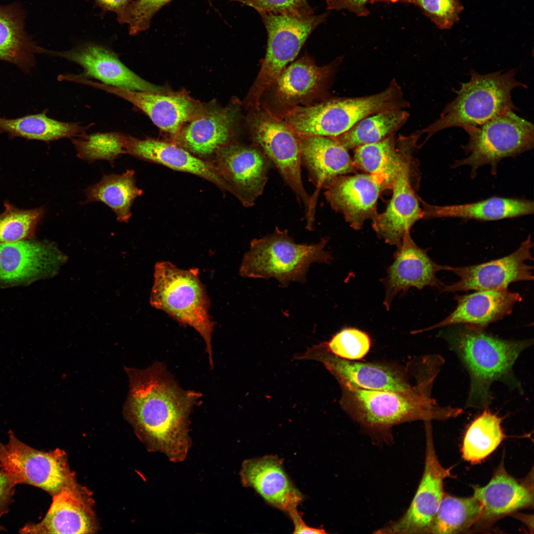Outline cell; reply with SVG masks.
Listing matches in <instances>:
<instances>
[{
    "label": "cell",
    "mask_w": 534,
    "mask_h": 534,
    "mask_svg": "<svg viewBox=\"0 0 534 534\" xmlns=\"http://www.w3.org/2000/svg\"><path fill=\"white\" fill-rule=\"evenodd\" d=\"M3 446V445L2 444H1L0 443V454L1 453V451L2 449Z\"/></svg>",
    "instance_id": "cell-48"
},
{
    "label": "cell",
    "mask_w": 534,
    "mask_h": 534,
    "mask_svg": "<svg viewBox=\"0 0 534 534\" xmlns=\"http://www.w3.org/2000/svg\"><path fill=\"white\" fill-rule=\"evenodd\" d=\"M62 256L51 243L26 239L0 242V283L27 285L52 276Z\"/></svg>",
    "instance_id": "cell-15"
},
{
    "label": "cell",
    "mask_w": 534,
    "mask_h": 534,
    "mask_svg": "<svg viewBox=\"0 0 534 534\" xmlns=\"http://www.w3.org/2000/svg\"><path fill=\"white\" fill-rule=\"evenodd\" d=\"M424 218H457L490 221L533 214V201L519 198L491 197L470 203L454 205H431L421 201Z\"/></svg>",
    "instance_id": "cell-29"
},
{
    "label": "cell",
    "mask_w": 534,
    "mask_h": 534,
    "mask_svg": "<svg viewBox=\"0 0 534 534\" xmlns=\"http://www.w3.org/2000/svg\"><path fill=\"white\" fill-rule=\"evenodd\" d=\"M409 114L395 108L371 115L358 121L343 134L332 137L346 149L378 142L393 134L407 121Z\"/></svg>",
    "instance_id": "cell-34"
},
{
    "label": "cell",
    "mask_w": 534,
    "mask_h": 534,
    "mask_svg": "<svg viewBox=\"0 0 534 534\" xmlns=\"http://www.w3.org/2000/svg\"><path fill=\"white\" fill-rule=\"evenodd\" d=\"M126 154L157 163L175 170L195 175L228 191V188L215 164L198 158L175 144L152 138L139 139L125 135Z\"/></svg>",
    "instance_id": "cell-26"
},
{
    "label": "cell",
    "mask_w": 534,
    "mask_h": 534,
    "mask_svg": "<svg viewBox=\"0 0 534 534\" xmlns=\"http://www.w3.org/2000/svg\"><path fill=\"white\" fill-rule=\"evenodd\" d=\"M8 435L0 454V466L14 486L31 485L53 496L76 485L63 450H38L19 440L12 431Z\"/></svg>",
    "instance_id": "cell-10"
},
{
    "label": "cell",
    "mask_w": 534,
    "mask_h": 534,
    "mask_svg": "<svg viewBox=\"0 0 534 534\" xmlns=\"http://www.w3.org/2000/svg\"><path fill=\"white\" fill-rule=\"evenodd\" d=\"M331 354L347 360L359 359L368 352L370 337L365 332L355 328H344L328 341L321 343Z\"/></svg>",
    "instance_id": "cell-41"
},
{
    "label": "cell",
    "mask_w": 534,
    "mask_h": 534,
    "mask_svg": "<svg viewBox=\"0 0 534 534\" xmlns=\"http://www.w3.org/2000/svg\"><path fill=\"white\" fill-rule=\"evenodd\" d=\"M396 83L369 96L337 99L292 108L284 122L299 136L336 137L362 119L383 111L402 108L404 102Z\"/></svg>",
    "instance_id": "cell-7"
},
{
    "label": "cell",
    "mask_w": 534,
    "mask_h": 534,
    "mask_svg": "<svg viewBox=\"0 0 534 534\" xmlns=\"http://www.w3.org/2000/svg\"><path fill=\"white\" fill-rule=\"evenodd\" d=\"M259 14L267 30V43L260 70L248 95L249 104L256 108L259 107L263 93L296 57L311 34L328 15Z\"/></svg>",
    "instance_id": "cell-9"
},
{
    "label": "cell",
    "mask_w": 534,
    "mask_h": 534,
    "mask_svg": "<svg viewBox=\"0 0 534 534\" xmlns=\"http://www.w3.org/2000/svg\"><path fill=\"white\" fill-rule=\"evenodd\" d=\"M76 83L98 89L122 98L145 113L163 131L177 134L196 111L194 103L186 97L159 92L129 90L90 80L79 75Z\"/></svg>",
    "instance_id": "cell-20"
},
{
    "label": "cell",
    "mask_w": 534,
    "mask_h": 534,
    "mask_svg": "<svg viewBox=\"0 0 534 534\" xmlns=\"http://www.w3.org/2000/svg\"><path fill=\"white\" fill-rule=\"evenodd\" d=\"M394 260L382 281L385 288L384 304L387 310L394 298L411 287L422 289L426 286L440 288L444 284L437 278V272L445 270L446 266L437 264L429 257L427 250L419 247L408 231L398 246Z\"/></svg>",
    "instance_id": "cell-17"
},
{
    "label": "cell",
    "mask_w": 534,
    "mask_h": 534,
    "mask_svg": "<svg viewBox=\"0 0 534 534\" xmlns=\"http://www.w3.org/2000/svg\"><path fill=\"white\" fill-rule=\"evenodd\" d=\"M71 140L78 157L89 162L104 160L113 164L120 155L126 154L125 134L122 133H85Z\"/></svg>",
    "instance_id": "cell-37"
},
{
    "label": "cell",
    "mask_w": 534,
    "mask_h": 534,
    "mask_svg": "<svg viewBox=\"0 0 534 534\" xmlns=\"http://www.w3.org/2000/svg\"><path fill=\"white\" fill-rule=\"evenodd\" d=\"M440 369L431 372L415 388L405 391L370 390L341 385L342 404L361 425L373 431H386L403 422L445 420L462 413L457 407L441 406L431 390Z\"/></svg>",
    "instance_id": "cell-3"
},
{
    "label": "cell",
    "mask_w": 534,
    "mask_h": 534,
    "mask_svg": "<svg viewBox=\"0 0 534 534\" xmlns=\"http://www.w3.org/2000/svg\"><path fill=\"white\" fill-rule=\"evenodd\" d=\"M248 5L259 13L275 14L290 13L296 15H311L314 9L307 0H228Z\"/></svg>",
    "instance_id": "cell-43"
},
{
    "label": "cell",
    "mask_w": 534,
    "mask_h": 534,
    "mask_svg": "<svg viewBox=\"0 0 534 534\" xmlns=\"http://www.w3.org/2000/svg\"><path fill=\"white\" fill-rule=\"evenodd\" d=\"M37 51L43 52L25 40L11 16L0 11V60L28 71L34 64L33 53Z\"/></svg>",
    "instance_id": "cell-38"
},
{
    "label": "cell",
    "mask_w": 534,
    "mask_h": 534,
    "mask_svg": "<svg viewBox=\"0 0 534 534\" xmlns=\"http://www.w3.org/2000/svg\"><path fill=\"white\" fill-rule=\"evenodd\" d=\"M385 188L370 174L342 175L329 183L324 195L331 208L341 213L353 228L359 229L366 220L377 216V201Z\"/></svg>",
    "instance_id": "cell-19"
},
{
    "label": "cell",
    "mask_w": 534,
    "mask_h": 534,
    "mask_svg": "<svg viewBox=\"0 0 534 534\" xmlns=\"http://www.w3.org/2000/svg\"><path fill=\"white\" fill-rule=\"evenodd\" d=\"M14 486L7 474L0 470V514L8 505Z\"/></svg>",
    "instance_id": "cell-45"
},
{
    "label": "cell",
    "mask_w": 534,
    "mask_h": 534,
    "mask_svg": "<svg viewBox=\"0 0 534 534\" xmlns=\"http://www.w3.org/2000/svg\"><path fill=\"white\" fill-rule=\"evenodd\" d=\"M468 134V143L462 146L468 156L456 160L452 167L468 166L475 178L481 166L489 165L495 175L498 163L503 159L515 157L534 148V129L531 122L506 111L485 123L463 129Z\"/></svg>",
    "instance_id": "cell-8"
},
{
    "label": "cell",
    "mask_w": 534,
    "mask_h": 534,
    "mask_svg": "<svg viewBox=\"0 0 534 534\" xmlns=\"http://www.w3.org/2000/svg\"><path fill=\"white\" fill-rule=\"evenodd\" d=\"M533 247L529 235L515 251L503 258L472 266H446L445 270L453 272L459 279L451 284H444L440 290L444 292L504 290L515 282L533 281V267L526 264L527 261L533 260Z\"/></svg>",
    "instance_id": "cell-13"
},
{
    "label": "cell",
    "mask_w": 534,
    "mask_h": 534,
    "mask_svg": "<svg viewBox=\"0 0 534 534\" xmlns=\"http://www.w3.org/2000/svg\"><path fill=\"white\" fill-rule=\"evenodd\" d=\"M427 423L424 469L415 494L403 516L378 530L377 534H429L444 495V481L450 471L438 460L431 426Z\"/></svg>",
    "instance_id": "cell-12"
},
{
    "label": "cell",
    "mask_w": 534,
    "mask_h": 534,
    "mask_svg": "<svg viewBox=\"0 0 534 534\" xmlns=\"http://www.w3.org/2000/svg\"><path fill=\"white\" fill-rule=\"evenodd\" d=\"M404 155L392 184L393 194L387 208L373 221V228L386 243L399 246L415 222L424 217L410 179V156Z\"/></svg>",
    "instance_id": "cell-18"
},
{
    "label": "cell",
    "mask_w": 534,
    "mask_h": 534,
    "mask_svg": "<svg viewBox=\"0 0 534 534\" xmlns=\"http://www.w3.org/2000/svg\"><path fill=\"white\" fill-rule=\"evenodd\" d=\"M88 129L79 123L63 122L47 116L45 112L28 115L16 119L0 117V134L11 136L50 141L63 138H74L86 133Z\"/></svg>",
    "instance_id": "cell-32"
},
{
    "label": "cell",
    "mask_w": 534,
    "mask_h": 534,
    "mask_svg": "<svg viewBox=\"0 0 534 534\" xmlns=\"http://www.w3.org/2000/svg\"><path fill=\"white\" fill-rule=\"evenodd\" d=\"M242 484L253 488L266 502L287 513L297 511L303 497L275 456H266L245 461L240 471Z\"/></svg>",
    "instance_id": "cell-24"
},
{
    "label": "cell",
    "mask_w": 534,
    "mask_h": 534,
    "mask_svg": "<svg viewBox=\"0 0 534 534\" xmlns=\"http://www.w3.org/2000/svg\"><path fill=\"white\" fill-rule=\"evenodd\" d=\"M393 134L378 142L356 148L353 159L355 166L377 178L385 188L392 186L407 152L403 146L401 149L397 148Z\"/></svg>",
    "instance_id": "cell-33"
},
{
    "label": "cell",
    "mask_w": 534,
    "mask_h": 534,
    "mask_svg": "<svg viewBox=\"0 0 534 534\" xmlns=\"http://www.w3.org/2000/svg\"><path fill=\"white\" fill-rule=\"evenodd\" d=\"M95 516L87 495L77 485L53 495L46 515L39 523H29L24 534H90L96 530Z\"/></svg>",
    "instance_id": "cell-23"
},
{
    "label": "cell",
    "mask_w": 534,
    "mask_h": 534,
    "mask_svg": "<svg viewBox=\"0 0 534 534\" xmlns=\"http://www.w3.org/2000/svg\"><path fill=\"white\" fill-rule=\"evenodd\" d=\"M125 370L129 391L124 416L150 451L183 461L191 445L190 414L201 394L181 388L162 362Z\"/></svg>",
    "instance_id": "cell-1"
},
{
    "label": "cell",
    "mask_w": 534,
    "mask_h": 534,
    "mask_svg": "<svg viewBox=\"0 0 534 534\" xmlns=\"http://www.w3.org/2000/svg\"><path fill=\"white\" fill-rule=\"evenodd\" d=\"M302 357L321 362L341 385L370 390L405 391L411 389L395 369L381 364L347 360L331 354L321 344L310 348Z\"/></svg>",
    "instance_id": "cell-22"
},
{
    "label": "cell",
    "mask_w": 534,
    "mask_h": 534,
    "mask_svg": "<svg viewBox=\"0 0 534 534\" xmlns=\"http://www.w3.org/2000/svg\"><path fill=\"white\" fill-rule=\"evenodd\" d=\"M482 506L473 495L459 497L444 494L429 534H457L467 531L480 520Z\"/></svg>",
    "instance_id": "cell-36"
},
{
    "label": "cell",
    "mask_w": 534,
    "mask_h": 534,
    "mask_svg": "<svg viewBox=\"0 0 534 534\" xmlns=\"http://www.w3.org/2000/svg\"><path fill=\"white\" fill-rule=\"evenodd\" d=\"M5 207L0 214V242L32 239L44 217V208L22 210L8 203Z\"/></svg>",
    "instance_id": "cell-39"
},
{
    "label": "cell",
    "mask_w": 534,
    "mask_h": 534,
    "mask_svg": "<svg viewBox=\"0 0 534 534\" xmlns=\"http://www.w3.org/2000/svg\"><path fill=\"white\" fill-rule=\"evenodd\" d=\"M235 110L214 111L195 119L178 135V143L190 153L209 156L228 144L235 120Z\"/></svg>",
    "instance_id": "cell-30"
},
{
    "label": "cell",
    "mask_w": 534,
    "mask_h": 534,
    "mask_svg": "<svg viewBox=\"0 0 534 534\" xmlns=\"http://www.w3.org/2000/svg\"><path fill=\"white\" fill-rule=\"evenodd\" d=\"M332 69L330 65L319 66L304 56L285 67L276 79L272 85L275 96L292 108L312 100L324 90Z\"/></svg>",
    "instance_id": "cell-28"
},
{
    "label": "cell",
    "mask_w": 534,
    "mask_h": 534,
    "mask_svg": "<svg viewBox=\"0 0 534 534\" xmlns=\"http://www.w3.org/2000/svg\"><path fill=\"white\" fill-rule=\"evenodd\" d=\"M299 136L302 165L305 166L309 179L315 187L311 195L309 209L306 214L307 228L312 229L320 190L336 177L353 172L355 165L348 149L335 138L317 135Z\"/></svg>",
    "instance_id": "cell-16"
},
{
    "label": "cell",
    "mask_w": 534,
    "mask_h": 534,
    "mask_svg": "<svg viewBox=\"0 0 534 534\" xmlns=\"http://www.w3.org/2000/svg\"><path fill=\"white\" fill-rule=\"evenodd\" d=\"M257 110L250 120L253 139L276 167L284 181L304 205L306 213L311 195L302 180L299 136L284 121L267 111Z\"/></svg>",
    "instance_id": "cell-11"
},
{
    "label": "cell",
    "mask_w": 534,
    "mask_h": 534,
    "mask_svg": "<svg viewBox=\"0 0 534 534\" xmlns=\"http://www.w3.org/2000/svg\"><path fill=\"white\" fill-rule=\"evenodd\" d=\"M327 241L323 238L315 244H298L286 230L277 227L272 233L251 242L239 273L244 277L274 278L283 287L292 281L303 282L312 263L332 261L331 254L325 250Z\"/></svg>",
    "instance_id": "cell-6"
},
{
    "label": "cell",
    "mask_w": 534,
    "mask_h": 534,
    "mask_svg": "<svg viewBox=\"0 0 534 534\" xmlns=\"http://www.w3.org/2000/svg\"><path fill=\"white\" fill-rule=\"evenodd\" d=\"M83 203L101 202L109 207L117 220L127 222L132 217L135 199L142 194L136 184L134 172L128 170L122 174L104 175L97 183L85 190Z\"/></svg>",
    "instance_id": "cell-31"
},
{
    "label": "cell",
    "mask_w": 534,
    "mask_h": 534,
    "mask_svg": "<svg viewBox=\"0 0 534 534\" xmlns=\"http://www.w3.org/2000/svg\"><path fill=\"white\" fill-rule=\"evenodd\" d=\"M457 306L439 323L417 332L454 325H466L484 330L490 324L510 314L515 305L522 300L521 295L508 289L482 290L456 295Z\"/></svg>",
    "instance_id": "cell-25"
},
{
    "label": "cell",
    "mask_w": 534,
    "mask_h": 534,
    "mask_svg": "<svg viewBox=\"0 0 534 534\" xmlns=\"http://www.w3.org/2000/svg\"><path fill=\"white\" fill-rule=\"evenodd\" d=\"M294 525V534H325L326 532L323 529H316L309 527L303 521L301 515L296 511L290 516Z\"/></svg>",
    "instance_id": "cell-47"
},
{
    "label": "cell",
    "mask_w": 534,
    "mask_h": 534,
    "mask_svg": "<svg viewBox=\"0 0 534 534\" xmlns=\"http://www.w3.org/2000/svg\"><path fill=\"white\" fill-rule=\"evenodd\" d=\"M370 0H326L328 10H347L358 17H366L370 14L366 4Z\"/></svg>",
    "instance_id": "cell-44"
},
{
    "label": "cell",
    "mask_w": 534,
    "mask_h": 534,
    "mask_svg": "<svg viewBox=\"0 0 534 534\" xmlns=\"http://www.w3.org/2000/svg\"><path fill=\"white\" fill-rule=\"evenodd\" d=\"M516 72L513 69L503 74L497 71L481 74L471 70L470 80L455 90V98L447 104L439 119L423 132L427 133L429 137L442 130L478 126L506 111L517 110L511 92L527 86L516 79Z\"/></svg>",
    "instance_id": "cell-5"
},
{
    "label": "cell",
    "mask_w": 534,
    "mask_h": 534,
    "mask_svg": "<svg viewBox=\"0 0 534 534\" xmlns=\"http://www.w3.org/2000/svg\"><path fill=\"white\" fill-rule=\"evenodd\" d=\"M198 274L197 269H181L167 261L157 263L150 304L199 333L213 368L212 336L215 324L209 314L210 300Z\"/></svg>",
    "instance_id": "cell-4"
},
{
    "label": "cell",
    "mask_w": 534,
    "mask_h": 534,
    "mask_svg": "<svg viewBox=\"0 0 534 534\" xmlns=\"http://www.w3.org/2000/svg\"><path fill=\"white\" fill-rule=\"evenodd\" d=\"M447 327L440 332L439 336L447 343L470 377L466 407L487 408L492 400L490 387L494 382H503L522 391L513 368L532 340H504L463 324Z\"/></svg>",
    "instance_id": "cell-2"
},
{
    "label": "cell",
    "mask_w": 534,
    "mask_h": 534,
    "mask_svg": "<svg viewBox=\"0 0 534 534\" xmlns=\"http://www.w3.org/2000/svg\"><path fill=\"white\" fill-rule=\"evenodd\" d=\"M377 2L414 5L441 30L450 29L459 21L464 9L461 0H370L369 2Z\"/></svg>",
    "instance_id": "cell-40"
},
{
    "label": "cell",
    "mask_w": 534,
    "mask_h": 534,
    "mask_svg": "<svg viewBox=\"0 0 534 534\" xmlns=\"http://www.w3.org/2000/svg\"><path fill=\"white\" fill-rule=\"evenodd\" d=\"M48 53L80 65L85 77H90L109 86L129 90L162 93L163 89L140 78L126 67L118 56L99 44H86L71 50Z\"/></svg>",
    "instance_id": "cell-21"
},
{
    "label": "cell",
    "mask_w": 534,
    "mask_h": 534,
    "mask_svg": "<svg viewBox=\"0 0 534 534\" xmlns=\"http://www.w3.org/2000/svg\"><path fill=\"white\" fill-rule=\"evenodd\" d=\"M501 418L487 408L468 426L462 446L463 458L476 464L487 457L499 445L505 437Z\"/></svg>",
    "instance_id": "cell-35"
},
{
    "label": "cell",
    "mask_w": 534,
    "mask_h": 534,
    "mask_svg": "<svg viewBox=\"0 0 534 534\" xmlns=\"http://www.w3.org/2000/svg\"><path fill=\"white\" fill-rule=\"evenodd\" d=\"M216 166L228 188L246 207L254 205L268 179L270 161L258 146L228 144L217 153Z\"/></svg>",
    "instance_id": "cell-14"
},
{
    "label": "cell",
    "mask_w": 534,
    "mask_h": 534,
    "mask_svg": "<svg viewBox=\"0 0 534 534\" xmlns=\"http://www.w3.org/2000/svg\"><path fill=\"white\" fill-rule=\"evenodd\" d=\"M172 0H132L117 19L128 26L130 34L135 35L147 30L156 13Z\"/></svg>",
    "instance_id": "cell-42"
},
{
    "label": "cell",
    "mask_w": 534,
    "mask_h": 534,
    "mask_svg": "<svg viewBox=\"0 0 534 534\" xmlns=\"http://www.w3.org/2000/svg\"><path fill=\"white\" fill-rule=\"evenodd\" d=\"M103 10L120 15L133 0H91Z\"/></svg>",
    "instance_id": "cell-46"
},
{
    "label": "cell",
    "mask_w": 534,
    "mask_h": 534,
    "mask_svg": "<svg viewBox=\"0 0 534 534\" xmlns=\"http://www.w3.org/2000/svg\"><path fill=\"white\" fill-rule=\"evenodd\" d=\"M520 481L509 475L501 463L487 485L475 487L473 496L482 506L479 521H492L533 506V481Z\"/></svg>",
    "instance_id": "cell-27"
}]
</instances>
